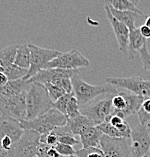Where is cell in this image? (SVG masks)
I'll return each instance as SVG.
<instances>
[{"instance_id":"1","label":"cell","mask_w":150,"mask_h":157,"mask_svg":"<svg viewBox=\"0 0 150 157\" xmlns=\"http://www.w3.org/2000/svg\"><path fill=\"white\" fill-rule=\"evenodd\" d=\"M26 105L27 115L24 120H31L51 109L53 101L44 85L30 82L26 92Z\"/></svg>"},{"instance_id":"2","label":"cell","mask_w":150,"mask_h":157,"mask_svg":"<svg viewBox=\"0 0 150 157\" xmlns=\"http://www.w3.org/2000/svg\"><path fill=\"white\" fill-rule=\"evenodd\" d=\"M71 81L73 92L80 106L89 104L93 100L102 94H115L118 91L116 88L110 84L107 86H94L88 84L79 76V73L75 74L71 78Z\"/></svg>"},{"instance_id":"3","label":"cell","mask_w":150,"mask_h":157,"mask_svg":"<svg viewBox=\"0 0 150 157\" xmlns=\"http://www.w3.org/2000/svg\"><path fill=\"white\" fill-rule=\"evenodd\" d=\"M76 73H79V70H65L60 68L43 69L28 79V81L30 82H39L42 85L50 83L61 88L66 93L69 94L73 92L71 78Z\"/></svg>"},{"instance_id":"4","label":"cell","mask_w":150,"mask_h":157,"mask_svg":"<svg viewBox=\"0 0 150 157\" xmlns=\"http://www.w3.org/2000/svg\"><path fill=\"white\" fill-rule=\"evenodd\" d=\"M66 116L54 108L31 120L20 121L21 126L24 130H34L40 135L51 132L56 127L66 125Z\"/></svg>"},{"instance_id":"5","label":"cell","mask_w":150,"mask_h":157,"mask_svg":"<svg viewBox=\"0 0 150 157\" xmlns=\"http://www.w3.org/2000/svg\"><path fill=\"white\" fill-rule=\"evenodd\" d=\"M41 135L34 130H25L20 139L14 142L9 151V157L36 156Z\"/></svg>"},{"instance_id":"6","label":"cell","mask_w":150,"mask_h":157,"mask_svg":"<svg viewBox=\"0 0 150 157\" xmlns=\"http://www.w3.org/2000/svg\"><path fill=\"white\" fill-rule=\"evenodd\" d=\"M105 81L114 87L122 88L132 94L150 98V80L140 76L130 77H106Z\"/></svg>"},{"instance_id":"7","label":"cell","mask_w":150,"mask_h":157,"mask_svg":"<svg viewBox=\"0 0 150 157\" xmlns=\"http://www.w3.org/2000/svg\"><path fill=\"white\" fill-rule=\"evenodd\" d=\"M30 50V67L27 76L24 79L28 80L45 68L47 63L59 56L62 52L59 51L48 49L37 46L32 43H28Z\"/></svg>"},{"instance_id":"8","label":"cell","mask_w":150,"mask_h":157,"mask_svg":"<svg viewBox=\"0 0 150 157\" xmlns=\"http://www.w3.org/2000/svg\"><path fill=\"white\" fill-rule=\"evenodd\" d=\"M90 61L77 49H71L69 52L61 53L51 61L48 62L45 69L60 68L65 70H78L88 67Z\"/></svg>"},{"instance_id":"9","label":"cell","mask_w":150,"mask_h":157,"mask_svg":"<svg viewBox=\"0 0 150 157\" xmlns=\"http://www.w3.org/2000/svg\"><path fill=\"white\" fill-rule=\"evenodd\" d=\"M113 94H109L108 97L99 100L95 102L89 103L84 106H80V112L94 122L97 126L105 120V118L112 115L114 111L112 97Z\"/></svg>"},{"instance_id":"10","label":"cell","mask_w":150,"mask_h":157,"mask_svg":"<svg viewBox=\"0 0 150 157\" xmlns=\"http://www.w3.org/2000/svg\"><path fill=\"white\" fill-rule=\"evenodd\" d=\"M131 157H146L150 151V132L146 125H136L130 133Z\"/></svg>"},{"instance_id":"11","label":"cell","mask_w":150,"mask_h":157,"mask_svg":"<svg viewBox=\"0 0 150 157\" xmlns=\"http://www.w3.org/2000/svg\"><path fill=\"white\" fill-rule=\"evenodd\" d=\"M26 92L11 97H0V112L2 114L18 121L26 119Z\"/></svg>"},{"instance_id":"12","label":"cell","mask_w":150,"mask_h":157,"mask_svg":"<svg viewBox=\"0 0 150 157\" xmlns=\"http://www.w3.org/2000/svg\"><path fill=\"white\" fill-rule=\"evenodd\" d=\"M100 148L105 157H129L130 145L127 138L111 137L103 135Z\"/></svg>"},{"instance_id":"13","label":"cell","mask_w":150,"mask_h":157,"mask_svg":"<svg viewBox=\"0 0 150 157\" xmlns=\"http://www.w3.org/2000/svg\"><path fill=\"white\" fill-rule=\"evenodd\" d=\"M104 10H105L107 19L112 25L115 38L118 42L119 51L123 53H127L128 48V40H129V29L112 15L110 8L107 5L105 4L104 6Z\"/></svg>"},{"instance_id":"14","label":"cell","mask_w":150,"mask_h":157,"mask_svg":"<svg viewBox=\"0 0 150 157\" xmlns=\"http://www.w3.org/2000/svg\"><path fill=\"white\" fill-rule=\"evenodd\" d=\"M24 129L21 126L20 121L6 116H0V141L5 137H9L17 141L24 133Z\"/></svg>"},{"instance_id":"15","label":"cell","mask_w":150,"mask_h":157,"mask_svg":"<svg viewBox=\"0 0 150 157\" xmlns=\"http://www.w3.org/2000/svg\"><path fill=\"white\" fill-rule=\"evenodd\" d=\"M121 94L124 96L126 100V108L123 111H113L112 115H116L122 119L125 120L126 118L130 117V116L137 114L140 109L141 108L143 102L144 101L145 98L142 96L137 95V94H132L128 92L125 90L119 91Z\"/></svg>"},{"instance_id":"16","label":"cell","mask_w":150,"mask_h":157,"mask_svg":"<svg viewBox=\"0 0 150 157\" xmlns=\"http://www.w3.org/2000/svg\"><path fill=\"white\" fill-rule=\"evenodd\" d=\"M29 85L30 82L24 78L9 80L4 86L0 87V97H11L26 92Z\"/></svg>"},{"instance_id":"17","label":"cell","mask_w":150,"mask_h":157,"mask_svg":"<svg viewBox=\"0 0 150 157\" xmlns=\"http://www.w3.org/2000/svg\"><path fill=\"white\" fill-rule=\"evenodd\" d=\"M103 134L97 126H92L85 129L81 134L80 141L83 147H99L100 146V139Z\"/></svg>"},{"instance_id":"18","label":"cell","mask_w":150,"mask_h":157,"mask_svg":"<svg viewBox=\"0 0 150 157\" xmlns=\"http://www.w3.org/2000/svg\"><path fill=\"white\" fill-rule=\"evenodd\" d=\"M66 125H68L73 135H80L85 129L92 126H96L93 121L82 114L73 119H67Z\"/></svg>"},{"instance_id":"19","label":"cell","mask_w":150,"mask_h":157,"mask_svg":"<svg viewBox=\"0 0 150 157\" xmlns=\"http://www.w3.org/2000/svg\"><path fill=\"white\" fill-rule=\"evenodd\" d=\"M146 45H147L146 39H145L140 34L139 28L135 27V28L130 29L128 52L132 58H134L137 52H139L140 49Z\"/></svg>"},{"instance_id":"20","label":"cell","mask_w":150,"mask_h":157,"mask_svg":"<svg viewBox=\"0 0 150 157\" xmlns=\"http://www.w3.org/2000/svg\"><path fill=\"white\" fill-rule=\"evenodd\" d=\"M14 64L21 68L29 70L30 67V50L28 43L18 44Z\"/></svg>"},{"instance_id":"21","label":"cell","mask_w":150,"mask_h":157,"mask_svg":"<svg viewBox=\"0 0 150 157\" xmlns=\"http://www.w3.org/2000/svg\"><path fill=\"white\" fill-rule=\"evenodd\" d=\"M109 8H110L112 15L118 21L125 24L129 29V30L136 27H135V21L139 14L138 13L133 12L131 11H120V10L113 9L110 6H109Z\"/></svg>"},{"instance_id":"22","label":"cell","mask_w":150,"mask_h":157,"mask_svg":"<svg viewBox=\"0 0 150 157\" xmlns=\"http://www.w3.org/2000/svg\"><path fill=\"white\" fill-rule=\"evenodd\" d=\"M17 46L18 44H13L0 50V60L4 66V69L14 63Z\"/></svg>"},{"instance_id":"23","label":"cell","mask_w":150,"mask_h":157,"mask_svg":"<svg viewBox=\"0 0 150 157\" xmlns=\"http://www.w3.org/2000/svg\"><path fill=\"white\" fill-rule=\"evenodd\" d=\"M105 4L116 10L131 11L140 14H143V12L137 6L132 4L128 0H105Z\"/></svg>"},{"instance_id":"24","label":"cell","mask_w":150,"mask_h":157,"mask_svg":"<svg viewBox=\"0 0 150 157\" xmlns=\"http://www.w3.org/2000/svg\"><path fill=\"white\" fill-rule=\"evenodd\" d=\"M4 73L9 80H17L25 77L28 73V70L21 68L13 63L4 69Z\"/></svg>"},{"instance_id":"25","label":"cell","mask_w":150,"mask_h":157,"mask_svg":"<svg viewBox=\"0 0 150 157\" xmlns=\"http://www.w3.org/2000/svg\"><path fill=\"white\" fill-rule=\"evenodd\" d=\"M140 124L147 126L150 123V98H146L143 102L141 108L137 113Z\"/></svg>"},{"instance_id":"26","label":"cell","mask_w":150,"mask_h":157,"mask_svg":"<svg viewBox=\"0 0 150 157\" xmlns=\"http://www.w3.org/2000/svg\"><path fill=\"white\" fill-rule=\"evenodd\" d=\"M80 105L78 103L77 99L74 95L72 96L68 102L66 109V116L67 119H73V118L81 115Z\"/></svg>"},{"instance_id":"27","label":"cell","mask_w":150,"mask_h":157,"mask_svg":"<svg viewBox=\"0 0 150 157\" xmlns=\"http://www.w3.org/2000/svg\"><path fill=\"white\" fill-rule=\"evenodd\" d=\"M37 157H63L58 153L54 147H50L45 144L39 143L36 153Z\"/></svg>"},{"instance_id":"28","label":"cell","mask_w":150,"mask_h":157,"mask_svg":"<svg viewBox=\"0 0 150 157\" xmlns=\"http://www.w3.org/2000/svg\"><path fill=\"white\" fill-rule=\"evenodd\" d=\"M76 155L79 157H105L99 147H82L76 151Z\"/></svg>"},{"instance_id":"29","label":"cell","mask_w":150,"mask_h":157,"mask_svg":"<svg viewBox=\"0 0 150 157\" xmlns=\"http://www.w3.org/2000/svg\"><path fill=\"white\" fill-rule=\"evenodd\" d=\"M97 127L99 130H100L102 132V133L103 135H107L109 137H119V138L120 137H123L119 131L117 129V128L112 126L110 123H108V122H102V123L97 125Z\"/></svg>"},{"instance_id":"30","label":"cell","mask_w":150,"mask_h":157,"mask_svg":"<svg viewBox=\"0 0 150 157\" xmlns=\"http://www.w3.org/2000/svg\"><path fill=\"white\" fill-rule=\"evenodd\" d=\"M44 86H45V88L48 90V94H49L51 99L53 101V103H54L55 101H58L60 98H61L62 96H63L64 94H67V93H66V91L63 89H62L61 88L56 86H54V85L50 84V83L45 84L44 85Z\"/></svg>"},{"instance_id":"31","label":"cell","mask_w":150,"mask_h":157,"mask_svg":"<svg viewBox=\"0 0 150 157\" xmlns=\"http://www.w3.org/2000/svg\"><path fill=\"white\" fill-rule=\"evenodd\" d=\"M74 95L73 92L69 93V94H66L63 96H62L61 98H60L57 101H55L54 103H53V106L52 108H54V109H58V111H60V113H63L64 115H66V106H67L68 102H69V99L71 98L72 96Z\"/></svg>"},{"instance_id":"32","label":"cell","mask_w":150,"mask_h":157,"mask_svg":"<svg viewBox=\"0 0 150 157\" xmlns=\"http://www.w3.org/2000/svg\"><path fill=\"white\" fill-rule=\"evenodd\" d=\"M40 143L45 144L50 147H55L58 144V136L54 130L46 132L41 135Z\"/></svg>"},{"instance_id":"33","label":"cell","mask_w":150,"mask_h":157,"mask_svg":"<svg viewBox=\"0 0 150 157\" xmlns=\"http://www.w3.org/2000/svg\"><path fill=\"white\" fill-rule=\"evenodd\" d=\"M112 103L115 111H123L126 108V100L119 91L112 95Z\"/></svg>"},{"instance_id":"34","label":"cell","mask_w":150,"mask_h":157,"mask_svg":"<svg viewBox=\"0 0 150 157\" xmlns=\"http://www.w3.org/2000/svg\"><path fill=\"white\" fill-rule=\"evenodd\" d=\"M138 52L140 54V59H141L144 70L150 72V53L148 50L147 45H144Z\"/></svg>"},{"instance_id":"35","label":"cell","mask_w":150,"mask_h":157,"mask_svg":"<svg viewBox=\"0 0 150 157\" xmlns=\"http://www.w3.org/2000/svg\"><path fill=\"white\" fill-rule=\"evenodd\" d=\"M54 148L56 149L57 151L63 157L72 156V155L76 154V151L74 150V149L73 148V147L69 146V145L58 143V144L54 147Z\"/></svg>"},{"instance_id":"36","label":"cell","mask_w":150,"mask_h":157,"mask_svg":"<svg viewBox=\"0 0 150 157\" xmlns=\"http://www.w3.org/2000/svg\"><path fill=\"white\" fill-rule=\"evenodd\" d=\"M58 143L73 147L75 145H77L78 144L80 143V141L75 138L73 135H64L58 137Z\"/></svg>"},{"instance_id":"37","label":"cell","mask_w":150,"mask_h":157,"mask_svg":"<svg viewBox=\"0 0 150 157\" xmlns=\"http://www.w3.org/2000/svg\"><path fill=\"white\" fill-rule=\"evenodd\" d=\"M13 144H14V141H13L9 137H3V138L2 139L1 141H0V145H1L5 150H7V151H9V150H10Z\"/></svg>"},{"instance_id":"38","label":"cell","mask_w":150,"mask_h":157,"mask_svg":"<svg viewBox=\"0 0 150 157\" xmlns=\"http://www.w3.org/2000/svg\"><path fill=\"white\" fill-rule=\"evenodd\" d=\"M140 34L144 37L145 39H149L150 38V28L146 27V25H143L139 27Z\"/></svg>"},{"instance_id":"39","label":"cell","mask_w":150,"mask_h":157,"mask_svg":"<svg viewBox=\"0 0 150 157\" xmlns=\"http://www.w3.org/2000/svg\"><path fill=\"white\" fill-rule=\"evenodd\" d=\"M123 121H124V119H122V118H120L119 117H118V116L112 115V117H111L110 123L112 125V126L116 127L117 125H120V124L122 123V122H123Z\"/></svg>"},{"instance_id":"40","label":"cell","mask_w":150,"mask_h":157,"mask_svg":"<svg viewBox=\"0 0 150 157\" xmlns=\"http://www.w3.org/2000/svg\"><path fill=\"white\" fill-rule=\"evenodd\" d=\"M9 78L5 73H0V87L4 86L9 82Z\"/></svg>"},{"instance_id":"41","label":"cell","mask_w":150,"mask_h":157,"mask_svg":"<svg viewBox=\"0 0 150 157\" xmlns=\"http://www.w3.org/2000/svg\"><path fill=\"white\" fill-rule=\"evenodd\" d=\"M146 27H148L150 28V16H146V20H145V24Z\"/></svg>"},{"instance_id":"42","label":"cell","mask_w":150,"mask_h":157,"mask_svg":"<svg viewBox=\"0 0 150 157\" xmlns=\"http://www.w3.org/2000/svg\"><path fill=\"white\" fill-rule=\"evenodd\" d=\"M128 1H130V2H131L132 4L134 5L135 6H137L138 5H139L140 0H128Z\"/></svg>"},{"instance_id":"43","label":"cell","mask_w":150,"mask_h":157,"mask_svg":"<svg viewBox=\"0 0 150 157\" xmlns=\"http://www.w3.org/2000/svg\"><path fill=\"white\" fill-rule=\"evenodd\" d=\"M0 73H4V66L0 60Z\"/></svg>"},{"instance_id":"44","label":"cell","mask_w":150,"mask_h":157,"mask_svg":"<svg viewBox=\"0 0 150 157\" xmlns=\"http://www.w3.org/2000/svg\"><path fill=\"white\" fill-rule=\"evenodd\" d=\"M65 157H79V156H76V154H75V155H72V156H65Z\"/></svg>"},{"instance_id":"45","label":"cell","mask_w":150,"mask_h":157,"mask_svg":"<svg viewBox=\"0 0 150 157\" xmlns=\"http://www.w3.org/2000/svg\"><path fill=\"white\" fill-rule=\"evenodd\" d=\"M147 128H148V129H149V132H150V123L148 124V125H147Z\"/></svg>"},{"instance_id":"46","label":"cell","mask_w":150,"mask_h":157,"mask_svg":"<svg viewBox=\"0 0 150 157\" xmlns=\"http://www.w3.org/2000/svg\"><path fill=\"white\" fill-rule=\"evenodd\" d=\"M148 157H150V151H149V155H148Z\"/></svg>"},{"instance_id":"47","label":"cell","mask_w":150,"mask_h":157,"mask_svg":"<svg viewBox=\"0 0 150 157\" xmlns=\"http://www.w3.org/2000/svg\"><path fill=\"white\" fill-rule=\"evenodd\" d=\"M34 157H37V156H34Z\"/></svg>"},{"instance_id":"48","label":"cell","mask_w":150,"mask_h":157,"mask_svg":"<svg viewBox=\"0 0 150 157\" xmlns=\"http://www.w3.org/2000/svg\"><path fill=\"white\" fill-rule=\"evenodd\" d=\"M146 157H148V156H146Z\"/></svg>"}]
</instances>
